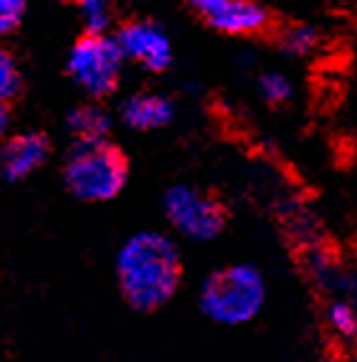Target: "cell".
<instances>
[{"mask_svg":"<svg viewBox=\"0 0 357 362\" xmlns=\"http://www.w3.org/2000/svg\"><path fill=\"white\" fill-rule=\"evenodd\" d=\"M18 91V69L13 64L11 54L0 49V104H6Z\"/></svg>","mask_w":357,"mask_h":362,"instance_id":"cell-15","label":"cell"},{"mask_svg":"<svg viewBox=\"0 0 357 362\" xmlns=\"http://www.w3.org/2000/svg\"><path fill=\"white\" fill-rule=\"evenodd\" d=\"M6 129H8V112H6V104H0V139L6 137Z\"/></svg>","mask_w":357,"mask_h":362,"instance_id":"cell-17","label":"cell"},{"mask_svg":"<svg viewBox=\"0 0 357 362\" xmlns=\"http://www.w3.org/2000/svg\"><path fill=\"white\" fill-rule=\"evenodd\" d=\"M165 213L177 233L193 241H211L223 230V211L211 195L190 185H175L165 195Z\"/></svg>","mask_w":357,"mask_h":362,"instance_id":"cell-5","label":"cell"},{"mask_svg":"<svg viewBox=\"0 0 357 362\" xmlns=\"http://www.w3.org/2000/svg\"><path fill=\"white\" fill-rule=\"evenodd\" d=\"M69 129L76 137V142H102L110 132V117L94 104L76 107L69 115Z\"/></svg>","mask_w":357,"mask_h":362,"instance_id":"cell-10","label":"cell"},{"mask_svg":"<svg viewBox=\"0 0 357 362\" xmlns=\"http://www.w3.org/2000/svg\"><path fill=\"white\" fill-rule=\"evenodd\" d=\"M122 117L132 129H160L172 119V104L160 94L139 91L124 102Z\"/></svg>","mask_w":357,"mask_h":362,"instance_id":"cell-9","label":"cell"},{"mask_svg":"<svg viewBox=\"0 0 357 362\" xmlns=\"http://www.w3.org/2000/svg\"><path fill=\"white\" fill-rule=\"evenodd\" d=\"M79 16L89 33H107L112 23L110 0H79Z\"/></svg>","mask_w":357,"mask_h":362,"instance_id":"cell-11","label":"cell"},{"mask_svg":"<svg viewBox=\"0 0 357 362\" xmlns=\"http://www.w3.org/2000/svg\"><path fill=\"white\" fill-rule=\"evenodd\" d=\"M46 157H49V142L43 134H13L0 147V173L8 180H23L46 163Z\"/></svg>","mask_w":357,"mask_h":362,"instance_id":"cell-8","label":"cell"},{"mask_svg":"<svg viewBox=\"0 0 357 362\" xmlns=\"http://www.w3.org/2000/svg\"><path fill=\"white\" fill-rule=\"evenodd\" d=\"M124 56L119 43L107 33H89L71 49L69 71L89 97H107L117 89Z\"/></svg>","mask_w":357,"mask_h":362,"instance_id":"cell-4","label":"cell"},{"mask_svg":"<svg viewBox=\"0 0 357 362\" xmlns=\"http://www.w3.org/2000/svg\"><path fill=\"white\" fill-rule=\"evenodd\" d=\"M182 276L180 254L165 233L145 230L132 235L117 256L122 296L134 309H158L175 294Z\"/></svg>","mask_w":357,"mask_h":362,"instance_id":"cell-1","label":"cell"},{"mask_svg":"<svg viewBox=\"0 0 357 362\" xmlns=\"http://www.w3.org/2000/svg\"><path fill=\"white\" fill-rule=\"evenodd\" d=\"M66 185L76 198L110 200L119 193L127 180V163L119 150L107 142H79L66 160Z\"/></svg>","mask_w":357,"mask_h":362,"instance_id":"cell-3","label":"cell"},{"mask_svg":"<svg viewBox=\"0 0 357 362\" xmlns=\"http://www.w3.org/2000/svg\"><path fill=\"white\" fill-rule=\"evenodd\" d=\"M115 41L119 43V51L124 59L134 61L147 71H163L170 64V56H172V46H170V38L165 36V30L155 23H147V21L127 23Z\"/></svg>","mask_w":357,"mask_h":362,"instance_id":"cell-7","label":"cell"},{"mask_svg":"<svg viewBox=\"0 0 357 362\" xmlns=\"http://www.w3.org/2000/svg\"><path fill=\"white\" fill-rule=\"evenodd\" d=\"M198 18L221 33L246 36L269 23V13L254 0H190Z\"/></svg>","mask_w":357,"mask_h":362,"instance_id":"cell-6","label":"cell"},{"mask_svg":"<svg viewBox=\"0 0 357 362\" xmlns=\"http://www.w3.org/2000/svg\"><path fill=\"white\" fill-rule=\"evenodd\" d=\"M261 94H264V99L271 104H281L286 102V99L291 97V84L289 78L284 76V74H276V71H269L261 76V84H259Z\"/></svg>","mask_w":357,"mask_h":362,"instance_id":"cell-14","label":"cell"},{"mask_svg":"<svg viewBox=\"0 0 357 362\" xmlns=\"http://www.w3.org/2000/svg\"><path fill=\"white\" fill-rule=\"evenodd\" d=\"M327 322L332 327V332L342 339H355L357 337V309L350 302H334L327 312Z\"/></svg>","mask_w":357,"mask_h":362,"instance_id":"cell-12","label":"cell"},{"mask_svg":"<svg viewBox=\"0 0 357 362\" xmlns=\"http://www.w3.org/2000/svg\"><path fill=\"white\" fill-rule=\"evenodd\" d=\"M267 281L251 264H233L213 272L200 289V309L226 327L246 325L264 309Z\"/></svg>","mask_w":357,"mask_h":362,"instance_id":"cell-2","label":"cell"},{"mask_svg":"<svg viewBox=\"0 0 357 362\" xmlns=\"http://www.w3.org/2000/svg\"><path fill=\"white\" fill-rule=\"evenodd\" d=\"M281 43H284V49L289 51V54L304 56V54H309V51L315 49L317 43H320V38H317L315 30L307 28V25H294V28H289L284 33Z\"/></svg>","mask_w":357,"mask_h":362,"instance_id":"cell-13","label":"cell"},{"mask_svg":"<svg viewBox=\"0 0 357 362\" xmlns=\"http://www.w3.org/2000/svg\"><path fill=\"white\" fill-rule=\"evenodd\" d=\"M23 18V0H0V36L11 33Z\"/></svg>","mask_w":357,"mask_h":362,"instance_id":"cell-16","label":"cell"}]
</instances>
